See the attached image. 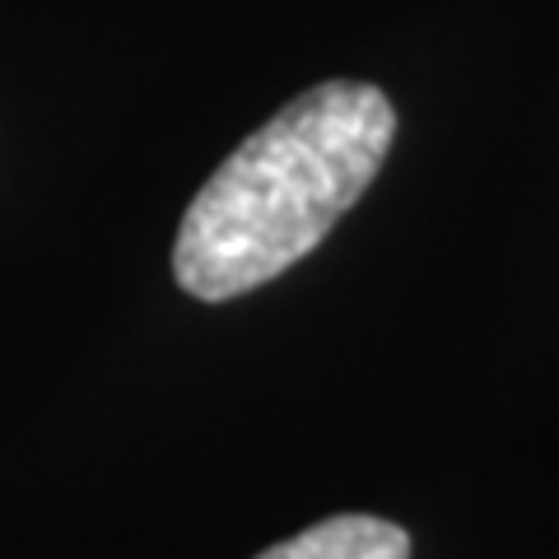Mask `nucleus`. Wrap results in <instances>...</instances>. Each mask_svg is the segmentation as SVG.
I'll use <instances>...</instances> for the list:
<instances>
[{"label": "nucleus", "mask_w": 559, "mask_h": 559, "mask_svg": "<svg viewBox=\"0 0 559 559\" xmlns=\"http://www.w3.org/2000/svg\"><path fill=\"white\" fill-rule=\"evenodd\" d=\"M396 135L382 90L326 80L285 103L187 205L173 275L201 304L242 299L289 271L373 187Z\"/></svg>", "instance_id": "1"}, {"label": "nucleus", "mask_w": 559, "mask_h": 559, "mask_svg": "<svg viewBox=\"0 0 559 559\" xmlns=\"http://www.w3.org/2000/svg\"><path fill=\"white\" fill-rule=\"evenodd\" d=\"M257 559H411V536L388 518L336 513L318 527L261 550Z\"/></svg>", "instance_id": "2"}]
</instances>
